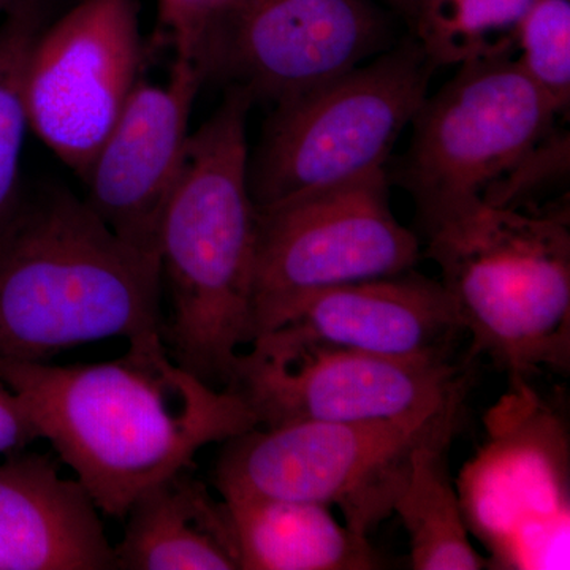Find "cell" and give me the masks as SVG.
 <instances>
[{"instance_id": "1", "label": "cell", "mask_w": 570, "mask_h": 570, "mask_svg": "<svg viewBox=\"0 0 570 570\" xmlns=\"http://www.w3.org/2000/svg\"><path fill=\"white\" fill-rule=\"evenodd\" d=\"M0 379L28 404L41 439L99 512L115 519L193 466L206 445L257 426L234 392L178 365L163 333L134 337L126 354L92 365L0 362Z\"/></svg>"}, {"instance_id": "2", "label": "cell", "mask_w": 570, "mask_h": 570, "mask_svg": "<svg viewBox=\"0 0 570 570\" xmlns=\"http://www.w3.org/2000/svg\"><path fill=\"white\" fill-rule=\"evenodd\" d=\"M253 99L228 88L193 135L160 224V279L171 302L163 337L171 358L216 389L254 341L257 208L247 183Z\"/></svg>"}, {"instance_id": "3", "label": "cell", "mask_w": 570, "mask_h": 570, "mask_svg": "<svg viewBox=\"0 0 570 570\" xmlns=\"http://www.w3.org/2000/svg\"><path fill=\"white\" fill-rule=\"evenodd\" d=\"M159 258L127 245L82 198H21L0 232V362L163 333Z\"/></svg>"}, {"instance_id": "4", "label": "cell", "mask_w": 570, "mask_h": 570, "mask_svg": "<svg viewBox=\"0 0 570 570\" xmlns=\"http://www.w3.org/2000/svg\"><path fill=\"white\" fill-rule=\"evenodd\" d=\"M426 239L471 356H489L513 382L569 373V208L521 212L480 200Z\"/></svg>"}, {"instance_id": "5", "label": "cell", "mask_w": 570, "mask_h": 570, "mask_svg": "<svg viewBox=\"0 0 570 570\" xmlns=\"http://www.w3.org/2000/svg\"><path fill=\"white\" fill-rule=\"evenodd\" d=\"M436 69L409 36L336 80L275 104L247 160L255 208L291 204L385 170Z\"/></svg>"}, {"instance_id": "6", "label": "cell", "mask_w": 570, "mask_h": 570, "mask_svg": "<svg viewBox=\"0 0 570 570\" xmlns=\"http://www.w3.org/2000/svg\"><path fill=\"white\" fill-rule=\"evenodd\" d=\"M558 118L513 52L471 59L420 105L411 145L387 170L389 181L411 195L426 236L483 200Z\"/></svg>"}, {"instance_id": "7", "label": "cell", "mask_w": 570, "mask_h": 570, "mask_svg": "<svg viewBox=\"0 0 570 570\" xmlns=\"http://www.w3.org/2000/svg\"><path fill=\"white\" fill-rule=\"evenodd\" d=\"M448 404L376 422L255 426L224 442L214 483L223 498L264 497L335 505L344 523L367 538L392 515L406 482L412 450Z\"/></svg>"}, {"instance_id": "8", "label": "cell", "mask_w": 570, "mask_h": 570, "mask_svg": "<svg viewBox=\"0 0 570 570\" xmlns=\"http://www.w3.org/2000/svg\"><path fill=\"white\" fill-rule=\"evenodd\" d=\"M420 255L417 235L393 214L387 168L257 209L254 340L275 330L303 296L411 272Z\"/></svg>"}, {"instance_id": "9", "label": "cell", "mask_w": 570, "mask_h": 570, "mask_svg": "<svg viewBox=\"0 0 570 570\" xmlns=\"http://www.w3.org/2000/svg\"><path fill=\"white\" fill-rule=\"evenodd\" d=\"M257 426L376 422L433 411L468 390L450 356L393 358L313 343L275 330L236 358L227 387Z\"/></svg>"}, {"instance_id": "10", "label": "cell", "mask_w": 570, "mask_h": 570, "mask_svg": "<svg viewBox=\"0 0 570 570\" xmlns=\"http://www.w3.org/2000/svg\"><path fill=\"white\" fill-rule=\"evenodd\" d=\"M390 39L374 0H236L206 26L193 61L205 82L279 104L389 50Z\"/></svg>"}, {"instance_id": "11", "label": "cell", "mask_w": 570, "mask_h": 570, "mask_svg": "<svg viewBox=\"0 0 570 570\" xmlns=\"http://www.w3.org/2000/svg\"><path fill=\"white\" fill-rule=\"evenodd\" d=\"M142 56L138 0H80L37 37L29 126L80 178L141 80Z\"/></svg>"}, {"instance_id": "12", "label": "cell", "mask_w": 570, "mask_h": 570, "mask_svg": "<svg viewBox=\"0 0 570 570\" xmlns=\"http://www.w3.org/2000/svg\"><path fill=\"white\" fill-rule=\"evenodd\" d=\"M471 461L459 489L468 528L491 550L490 566L534 569L532 550L554 568L551 542L568 553L569 445L564 428L538 401Z\"/></svg>"}, {"instance_id": "13", "label": "cell", "mask_w": 570, "mask_h": 570, "mask_svg": "<svg viewBox=\"0 0 570 570\" xmlns=\"http://www.w3.org/2000/svg\"><path fill=\"white\" fill-rule=\"evenodd\" d=\"M205 85L186 56H175L165 85L141 80L88 170L82 200L127 245L157 257L160 224L181 176L190 115Z\"/></svg>"}, {"instance_id": "14", "label": "cell", "mask_w": 570, "mask_h": 570, "mask_svg": "<svg viewBox=\"0 0 570 570\" xmlns=\"http://www.w3.org/2000/svg\"><path fill=\"white\" fill-rule=\"evenodd\" d=\"M275 330L325 346L393 358L450 356L463 333L441 281L414 269L313 292L295 303Z\"/></svg>"}, {"instance_id": "15", "label": "cell", "mask_w": 570, "mask_h": 570, "mask_svg": "<svg viewBox=\"0 0 570 570\" xmlns=\"http://www.w3.org/2000/svg\"><path fill=\"white\" fill-rule=\"evenodd\" d=\"M115 550L78 480L39 453L0 463V570H110Z\"/></svg>"}, {"instance_id": "16", "label": "cell", "mask_w": 570, "mask_h": 570, "mask_svg": "<svg viewBox=\"0 0 570 570\" xmlns=\"http://www.w3.org/2000/svg\"><path fill=\"white\" fill-rule=\"evenodd\" d=\"M112 547L119 570H239L224 502L187 469L141 493Z\"/></svg>"}, {"instance_id": "17", "label": "cell", "mask_w": 570, "mask_h": 570, "mask_svg": "<svg viewBox=\"0 0 570 570\" xmlns=\"http://www.w3.org/2000/svg\"><path fill=\"white\" fill-rule=\"evenodd\" d=\"M239 570H373L384 568L366 535L341 524L317 502L223 498Z\"/></svg>"}, {"instance_id": "18", "label": "cell", "mask_w": 570, "mask_h": 570, "mask_svg": "<svg viewBox=\"0 0 570 570\" xmlns=\"http://www.w3.org/2000/svg\"><path fill=\"white\" fill-rule=\"evenodd\" d=\"M466 392L442 409L412 450L406 482L393 512L407 532L415 570H480L490 568L469 539L459 489L450 475L449 453L460 425Z\"/></svg>"}, {"instance_id": "19", "label": "cell", "mask_w": 570, "mask_h": 570, "mask_svg": "<svg viewBox=\"0 0 570 570\" xmlns=\"http://www.w3.org/2000/svg\"><path fill=\"white\" fill-rule=\"evenodd\" d=\"M535 0H412L407 28L436 67L513 52Z\"/></svg>"}, {"instance_id": "20", "label": "cell", "mask_w": 570, "mask_h": 570, "mask_svg": "<svg viewBox=\"0 0 570 570\" xmlns=\"http://www.w3.org/2000/svg\"><path fill=\"white\" fill-rule=\"evenodd\" d=\"M48 22V0H18L0 20V232L22 198V149L31 132L24 96L26 67L33 43Z\"/></svg>"}, {"instance_id": "21", "label": "cell", "mask_w": 570, "mask_h": 570, "mask_svg": "<svg viewBox=\"0 0 570 570\" xmlns=\"http://www.w3.org/2000/svg\"><path fill=\"white\" fill-rule=\"evenodd\" d=\"M515 59L560 116L570 108V0H535L515 36Z\"/></svg>"}, {"instance_id": "22", "label": "cell", "mask_w": 570, "mask_h": 570, "mask_svg": "<svg viewBox=\"0 0 570 570\" xmlns=\"http://www.w3.org/2000/svg\"><path fill=\"white\" fill-rule=\"evenodd\" d=\"M569 130L554 127L504 178L490 187L483 202L521 212H540L538 204L547 190L569 181Z\"/></svg>"}, {"instance_id": "23", "label": "cell", "mask_w": 570, "mask_h": 570, "mask_svg": "<svg viewBox=\"0 0 570 570\" xmlns=\"http://www.w3.org/2000/svg\"><path fill=\"white\" fill-rule=\"evenodd\" d=\"M236 0H159V17L175 56L193 59L202 32Z\"/></svg>"}, {"instance_id": "24", "label": "cell", "mask_w": 570, "mask_h": 570, "mask_svg": "<svg viewBox=\"0 0 570 570\" xmlns=\"http://www.w3.org/2000/svg\"><path fill=\"white\" fill-rule=\"evenodd\" d=\"M41 439L28 404L0 379V456L13 455Z\"/></svg>"}, {"instance_id": "25", "label": "cell", "mask_w": 570, "mask_h": 570, "mask_svg": "<svg viewBox=\"0 0 570 570\" xmlns=\"http://www.w3.org/2000/svg\"><path fill=\"white\" fill-rule=\"evenodd\" d=\"M381 2L409 24L412 14V0H381Z\"/></svg>"}, {"instance_id": "26", "label": "cell", "mask_w": 570, "mask_h": 570, "mask_svg": "<svg viewBox=\"0 0 570 570\" xmlns=\"http://www.w3.org/2000/svg\"><path fill=\"white\" fill-rule=\"evenodd\" d=\"M17 2L18 0H0V17H3Z\"/></svg>"}]
</instances>
